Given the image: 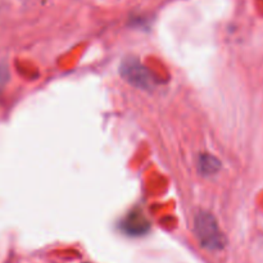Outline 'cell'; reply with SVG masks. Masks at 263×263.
<instances>
[{"mask_svg":"<svg viewBox=\"0 0 263 263\" xmlns=\"http://www.w3.org/2000/svg\"><path fill=\"white\" fill-rule=\"evenodd\" d=\"M194 233L200 246L208 251H222L228 243L215 216L207 211H200L195 215Z\"/></svg>","mask_w":263,"mask_h":263,"instance_id":"6da1fadb","label":"cell"},{"mask_svg":"<svg viewBox=\"0 0 263 263\" xmlns=\"http://www.w3.org/2000/svg\"><path fill=\"white\" fill-rule=\"evenodd\" d=\"M120 73L128 84L139 87V89L149 90L153 86V77L151 72L136 59H127L122 63Z\"/></svg>","mask_w":263,"mask_h":263,"instance_id":"7a4b0ae2","label":"cell"},{"mask_svg":"<svg viewBox=\"0 0 263 263\" xmlns=\"http://www.w3.org/2000/svg\"><path fill=\"white\" fill-rule=\"evenodd\" d=\"M123 229L130 235L139 236L143 235L149 230V222L144 217L143 213L133 212L128 215V217L123 222Z\"/></svg>","mask_w":263,"mask_h":263,"instance_id":"3957f363","label":"cell"},{"mask_svg":"<svg viewBox=\"0 0 263 263\" xmlns=\"http://www.w3.org/2000/svg\"><path fill=\"white\" fill-rule=\"evenodd\" d=\"M198 168L200 174L204 176H212L220 171L221 162L212 154H202L198 161Z\"/></svg>","mask_w":263,"mask_h":263,"instance_id":"277c9868","label":"cell"},{"mask_svg":"<svg viewBox=\"0 0 263 263\" xmlns=\"http://www.w3.org/2000/svg\"><path fill=\"white\" fill-rule=\"evenodd\" d=\"M8 80H9V71L5 66H0V91L5 87Z\"/></svg>","mask_w":263,"mask_h":263,"instance_id":"5b68a950","label":"cell"}]
</instances>
